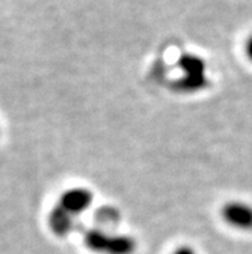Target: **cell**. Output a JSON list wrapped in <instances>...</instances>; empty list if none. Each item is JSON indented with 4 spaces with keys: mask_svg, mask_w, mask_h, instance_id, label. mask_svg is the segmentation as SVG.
<instances>
[{
    "mask_svg": "<svg viewBox=\"0 0 252 254\" xmlns=\"http://www.w3.org/2000/svg\"><path fill=\"white\" fill-rule=\"evenodd\" d=\"M85 245L97 254H133L137 249V243L130 236L111 235L101 230L86 232Z\"/></svg>",
    "mask_w": 252,
    "mask_h": 254,
    "instance_id": "cell-1",
    "label": "cell"
},
{
    "mask_svg": "<svg viewBox=\"0 0 252 254\" xmlns=\"http://www.w3.org/2000/svg\"><path fill=\"white\" fill-rule=\"evenodd\" d=\"M179 66L183 71L179 87L184 92H197L207 85L206 66L202 58L195 55H183L179 60Z\"/></svg>",
    "mask_w": 252,
    "mask_h": 254,
    "instance_id": "cell-2",
    "label": "cell"
},
{
    "mask_svg": "<svg viewBox=\"0 0 252 254\" xmlns=\"http://www.w3.org/2000/svg\"><path fill=\"white\" fill-rule=\"evenodd\" d=\"M223 218L228 225L238 230H252V205L243 201H230L221 210Z\"/></svg>",
    "mask_w": 252,
    "mask_h": 254,
    "instance_id": "cell-3",
    "label": "cell"
},
{
    "mask_svg": "<svg viewBox=\"0 0 252 254\" xmlns=\"http://www.w3.org/2000/svg\"><path fill=\"white\" fill-rule=\"evenodd\" d=\"M93 201V195L89 190L83 187H75L64 191L59 197L58 206L70 213L71 216H77L80 213L85 212Z\"/></svg>",
    "mask_w": 252,
    "mask_h": 254,
    "instance_id": "cell-4",
    "label": "cell"
},
{
    "mask_svg": "<svg viewBox=\"0 0 252 254\" xmlns=\"http://www.w3.org/2000/svg\"><path fill=\"white\" fill-rule=\"evenodd\" d=\"M72 218L70 213L63 210L61 206H55L49 214V227L53 234L58 236L67 235L72 229Z\"/></svg>",
    "mask_w": 252,
    "mask_h": 254,
    "instance_id": "cell-5",
    "label": "cell"
},
{
    "mask_svg": "<svg viewBox=\"0 0 252 254\" xmlns=\"http://www.w3.org/2000/svg\"><path fill=\"white\" fill-rule=\"evenodd\" d=\"M245 52H246L247 58L252 62V35L246 40V44H245Z\"/></svg>",
    "mask_w": 252,
    "mask_h": 254,
    "instance_id": "cell-6",
    "label": "cell"
},
{
    "mask_svg": "<svg viewBox=\"0 0 252 254\" xmlns=\"http://www.w3.org/2000/svg\"><path fill=\"white\" fill-rule=\"evenodd\" d=\"M174 254H196V252L191 247H180L174 252Z\"/></svg>",
    "mask_w": 252,
    "mask_h": 254,
    "instance_id": "cell-7",
    "label": "cell"
}]
</instances>
